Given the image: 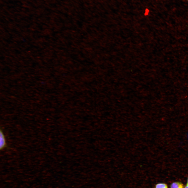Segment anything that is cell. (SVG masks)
I'll return each mask as SVG.
<instances>
[{
  "instance_id": "cell-3",
  "label": "cell",
  "mask_w": 188,
  "mask_h": 188,
  "mask_svg": "<svg viewBox=\"0 0 188 188\" xmlns=\"http://www.w3.org/2000/svg\"><path fill=\"white\" fill-rule=\"evenodd\" d=\"M155 188H167V186L164 183H158L156 185Z\"/></svg>"
},
{
  "instance_id": "cell-5",
  "label": "cell",
  "mask_w": 188,
  "mask_h": 188,
  "mask_svg": "<svg viewBox=\"0 0 188 188\" xmlns=\"http://www.w3.org/2000/svg\"><path fill=\"white\" fill-rule=\"evenodd\" d=\"M186 185L188 186V179L187 180V183Z\"/></svg>"
},
{
  "instance_id": "cell-6",
  "label": "cell",
  "mask_w": 188,
  "mask_h": 188,
  "mask_svg": "<svg viewBox=\"0 0 188 188\" xmlns=\"http://www.w3.org/2000/svg\"><path fill=\"white\" fill-rule=\"evenodd\" d=\"M187 0V1H188V0Z\"/></svg>"
},
{
  "instance_id": "cell-2",
  "label": "cell",
  "mask_w": 188,
  "mask_h": 188,
  "mask_svg": "<svg viewBox=\"0 0 188 188\" xmlns=\"http://www.w3.org/2000/svg\"><path fill=\"white\" fill-rule=\"evenodd\" d=\"M171 188H184V186L180 182H175L171 184Z\"/></svg>"
},
{
  "instance_id": "cell-1",
  "label": "cell",
  "mask_w": 188,
  "mask_h": 188,
  "mask_svg": "<svg viewBox=\"0 0 188 188\" xmlns=\"http://www.w3.org/2000/svg\"><path fill=\"white\" fill-rule=\"evenodd\" d=\"M7 146L5 136L2 130L0 131V149L2 150Z\"/></svg>"
},
{
  "instance_id": "cell-4",
  "label": "cell",
  "mask_w": 188,
  "mask_h": 188,
  "mask_svg": "<svg viewBox=\"0 0 188 188\" xmlns=\"http://www.w3.org/2000/svg\"><path fill=\"white\" fill-rule=\"evenodd\" d=\"M184 188H188V186L186 185Z\"/></svg>"
}]
</instances>
